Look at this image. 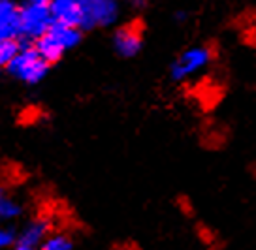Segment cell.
Here are the masks:
<instances>
[{
    "mask_svg": "<svg viewBox=\"0 0 256 250\" xmlns=\"http://www.w3.org/2000/svg\"><path fill=\"white\" fill-rule=\"evenodd\" d=\"M53 220L49 217H32L30 220L24 222V226L17 232V243L24 247L38 250L42 243L53 234Z\"/></svg>",
    "mask_w": 256,
    "mask_h": 250,
    "instance_id": "52a82bcc",
    "label": "cell"
},
{
    "mask_svg": "<svg viewBox=\"0 0 256 250\" xmlns=\"http://www.w3.org/2000/svg\"><path fill=\"white\" fill-rule=\"evenodd\" d=\"M17 241V230L12 224H2L0 222V250L10 249Z\"/></svg>",
    "mask_w": 256,
    "mask_h": 250,
    "instance_id": "4fadbf2b",
    "label": "cell"
},
{
    "mask_svg": "<svg viewBox=\"0 0 256 250\" xmlns=\"http://www.w3.org/2000/svg\"><path fill=\"white\" fill-rule=\"evenodd\" d=\"M81 38H83V30H80V28L53 23L38 40L32 41V45L42 57L46 58V62L55 64L68 51H72L80 45Z\"/></svg>",
    "mask_w": 256,
    "mask_h": 250,
    "instance_id": "6da1fadb",
    "label": "cell"
},
{
    "mask_svg": "<svg viewBox=\"0 0 256 250\" xmlns=\"http://www.w3.org/2000/svg\"><path fill=\"white\" fill-rule=\"evenodd\" d=\"M176 19H177V21H183V19H184V13H183V11H177V13H176Z\"/></svg>",
    "mask_w": 256,
    "mask_h": 250,
    "instance_id": "2e32d148",
    "label": "cell"
},
{
    "mask_svg": "<svg viewBox=\"0 0 256 250\" xmlns=\"http://www.w3.org/2000/svg\"><path fill=\"white\" fill-rule=\"evenodd\" d=\"M81 2H83V0H51L53 23H60V24H66V26H76V28H80Z\"/></svg>",
    "mask_w": 256,
    "mask_h": 250,
    "instance_id": "9c48e42d",
    "label": "cell"
},
{
    "mask_svg": "<svg viewBox=\"0 0 256 250\" xmlns=\"http://www.w3.org/2000/svg\"><path fill=\"white\" fill-rule=\"evenodd\" d=\"M38 250H74V241L70 235L62 234V232H53L38 247Z\"/></svg>",
    "mask_w": 256,
    "mask_h": 250,
    "instance_id": "8fae6325",
    "label": "cell"
},
{
    "mask_svg": "<svg viewBox=\"0 0 256 250\" xmlns=\"http://www.w3.org/2000/svg\"><path fill=\"white\" fill-rule=\"evenodd\" d=\"M6 250H34V249H30V247H24V245H21V243L16 241V245H12V247H10V249H6Z\"/></svg>",
    "mask_w": 256,
    "mask_h": 250,
    "instance_id": "9a60e30c",
    "label": "cell"
},
{
    "mask_svg": "<svg viewBox=\"0 0 256 250\" xmlns=\"http://www.w3.org/2000/svg\"><path fill=\"white\" fill-rule=\"evenodd\" d=\"M19 47H21V41H17V40L0 41V70H6V68H8V64L12 62V58L17 55Z\"/></svg>",
    "mask_w": 256,
    "mask_h": 250,
    "instance_id": "7c38bea8",
    "label": "cell"
},
{
    "mask_svg": "<svg viewBox=\"0 0 256 250\" xmlns=\"http://www.w3.org/2000/svg\"><path fill=\"white\" fill-rule=\"evenodd\" d=\"M23 215V203L17 200L16 196L0 186V222L2 224H12L14 220Z\"/></svg>",
    "mask_w": 256,
    "mask_h": 250,
    "instance_id": "30bf717a",
    "label": "cell"
},
{
    "mask_svg": "<svg viewBox=\"0 0 256 250\" xmlns=\"http://www.w3.org/2000/svg\"><path fill=\"white\" fill-rule=\"evenodd\" d=\"M21 41L19 8L14 0H0V41Z\"/></svg>",
    "mask_w": 256,
    "mask_h": 250,
    "instance_id": "ba28073f",
    "label": "cell"
},
{
    "mask_svg": "<svg viewBox=\"0 0 256 250\" xmlns=\"http://www.w3.org/2000/svg\"><path fill=\"white\" fill-rule=\"evenodd\" d=\"M213 62V49L208 45H196L183 51L170 64V77L174 81H186L192 75L202 73Z\"/></svg>",
    "mask_w": 256,
    "mask_h": 250,
    "instance_id": "5b68a950",
    "label": "cell"
},
{
    "mask_svg": "<svg viewBox=\"0 0 256 250\" xmlns=\"http://www.w3.org/2000/svg\"><path fill=\"white\" fill-rule=\"evenodd\" d=\"M119 17L120 0H83L80 28L83 32L94 28H108L117 23Z\"/></svg>",
    "mask_w": 256,
    "mask_h": 250,
    "instance_id": "277c9868",
    "label": "cell"
},
{
    "mask_svg": "<svg viewBox=\"0 0 256 250\" xmlns=\"http://www.w3.org/2000/svg\"><path fill=\"white\" fill-rule=\"evenodd\" d=\"M49 68L51 64L46 62V58L34 49L32 43H21L17 55L12 58L6 70L10 75H14L17 81H21L24 85H38L46 79Z\"/></svg>",
    "mask_w": 256,
    "mask_h": 250,
    "instance_id": "3957f363",
    "label": "cell"
},
{
    "mask_svg": "<svg viewBox=\"0 0 256 250\" xmlns=\"http://www.w3.org/2000/svg\"><path fill=\"white\" fill-rule=\"evenodd\" d=\"M113 49L122 58H132L144 47V30L136 23L119 26L113 32Z\"/></svg>",
    "mask_w": 256,
    "mask_h": 250,
    "instance_id": "8992f818",
    "label": "cell"
},
{
    "mask_svg": "<svg viewBox=\"0 0 256 250\" xmlns=\"http://www.w3.org/2000/svg\"><path fill=\"white\" fill-rule=\"evenodd\" d=\"M120 4H124L132 9H144L147 6V0H120Z\"/></svg>",
    "mask_w": 256,
    "mask_h": 250,
    "instance_id": "5bb4252c",
    "label": "cell"
},
{
    "mask_svg": "<svg viewBox=\"0 0 256 250\" xmlns=\"http://www.w3.org/2000/svg\"><path fill=\"white\" fill-rule=\"evenodd\" d=\"M19 8L21 43H32L53 24L51 0H23Z\"/></svg>",
    "mask_w": 256,
    "mask_h": 250,
    "instance_id": "7a4b0ae2",
    "label": "cell"
}]
</instances>
